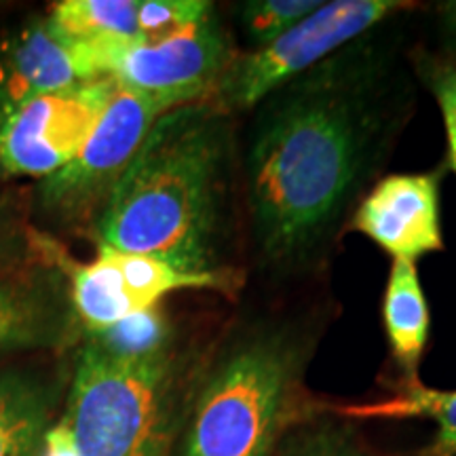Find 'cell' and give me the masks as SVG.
I'll use <instances>...</instances> for the list:
<instances>
[{
  "mask_svg": "<svg viewBox=\"0 0 456 456\" xmlns=\"http://www.w3.org/2000/svg\"><path fill=\"white\" fill-rule=\"evenodd\" d=\"M374 30L254 108L243 186L260 271L285 277L322 260L395 146L410 91L397 43Z\"/></svg>",
  "mask_w": 456,
  "mask_h": 456,
  "instance_id": "obj_1",
  "label": "cell"
},
{
  "mask_svg": "<svg viewBox=\"0 0 456 456\" xmlns=\"http://www.w3.org/2000/svg\"><path fill=\"white\" fill-rule=\"evenodd\" d=\"M235 161L231 112L212 100L171 108L100 214V245L199 275L239 273L228 262Z\"/></svg>",
  "mask_w": 456,
  "mask_h": 456,
  "instance_id": "obj_2",
  "label": "cell"
},
{
  "mask_svg": "<svg viewBox=\"0 0 456 456\" xmlns=\"http://www.w3.org/2000/svg\"><path fill=\"white\" fill-rule=\"evenodd\" d=\"M323 319L260 311L231 323L192 387L178 456H277L309 416L302 383Z\"/></svg>",
  "mask_w": 456,
  "mask_h": 456,
  "instance_id": "obj_3",
  "label": "cell"
},
{
  "mask_svg": "<svg viewBox=\"0 0 456 456\" xmlns=\"http://www.w3.org/2000/svg\"><path fill=\"white\" fill-rule=\"evenodd\" d=\"M180 387L175 342L148 355H117L87 340L61 419L81 456H169Z\"/></svg>",
  "mask_w": 456,
  "mask_h": 456,
  "instance_id": "obj_4",
  "label": "cell"
},
{
  "mask_svg": "<svg viewBox=\"0 0 456 456\" xmlns=\"http://www.w3.org/2000/svg\"><path fill=\"white\" fill-rule=\"evenodd\" d=\"M406 9L410 4L397 0L322 3L275 41L237 53L209 100L231 114L254 110L273 91Z\"/></svg>",
  "mask_w": 456,
  "mask_h": 456,
  "instance_id": "obj_5",
  "label": "cell"
},
{
  "mask_svg": "<svg viewBox=\"0 0 456 456\" xmlns=\"http://www.w3.org/2000/svg\"><path fill=\"white\" fill-rule=\"evenodd\" d=\"M87 47L104 77L171 108L212 98L237 55L231 32L214 4L201 20L159 41Z\"/></svg>",
  "mask_w": 456,
  "mask_h": 456,
  "instance_id": "obj_6",
  "label": "cell"
},
{
  "mask_svg": "<svg viewBox=\"0 0 456 456\" xmlns=\"http://www.w3.org/2000/svg\"><path fill=\"white\" fill-rule=\"evenodd\" d=\"M171 106L163 100L118 85L78 155L43 180V208L66 222H83L94 212H104L152 125Z\"/></svg>",
  "mask_w": 456,
  "mask_h": 456,
  "instance_id": "obj_7",
  "label": "cell"
},
{
  "mask_svg": "<svg viewBox=\"0 0 456 456\" xmlns=\"http://www.w3.org/2000/svg\"><path fill=\"white\" fill-rule=\"evenodd\" d=\"M241 285V273L199 275L175 269L155 256L118 252L100 245L98 256L89 265L72 269L70 302L89 336L159 309L165 296L180 289H218L232 296Z\"/></svg>",
  "mask_w": 456,
  "mask_h": 456,
  "instance_id": "obj_8",
  "label": "cell"
},
{
  "mask_svg": "<svg viewBox=\"0 0 456 456\" xmlns=\"http://www.w3.org/2000/svg\"><path fill=\"white\" fill-rule=\"evenodd\" d=\"M117 89L118 83L104 77L28 102L0 125V169L45 180L66 167L94 134Z\"/></svg>",
  "mask_w": 456,
  "mask_h": 456,
  "instance_id": "obj_9",
  "label": "cell"
},
{
  "mask_svg": "<svg viewBox=\"0 0 456 456\" xmlns=\"http://www.w3.org/2000/svg\"><path fill=\"white\" fill-rule=\"evenodd\" d=\"M95 57L83 43H72L47 17H32L0 41V125L38 95L95 81Z\"/></svg>",
  "mask_w": 456,
  "mask_h": 456,
  "instance_id": "obj_10",
  "label": "cell"
},
{
  "mask_svg": "<svg viewBox=\"0 0 456 456\" xmlns=\"http://www.w3.org/2000/svg\"><path fill=\"white\" fill-rule=\"evenodd\" d=\"M349 228L372 239L393 260L416 262L440 252V178L436 174L387 175L359 201Z\"/></svg>",
  "mask_w": 456,
  "mask_h": 456,
  "instance_id": "obj_11",
  "label": "cell"
},
{
  "mask_svg": "<svg viewBox=\"0 0 456 456\" xmlns=\"http://www.w3.org/2000/svg\"><path fill=\"white\" fill-rule=\"evenodd\" d=\"M383 319L391 355L406 376V383H414L419 380V363L429 340V306L414 262L393 260Z\"/></svg>",
  "mask_w": 456,
  "mask_h": 456,
  "instance_id": "obj_12",
  "label": "cell"
},
{
  "mask_svg": "<svg viewBox=\"0 0 456 456\" xmlns=\"http://www.w3.org/2000/svg\"><path fill=\"white\" fill-rule=\"evenodd\" d=\"M55 393L26 372H0V456H38L53 425Z\"/></svg>",
  "mask_w": 456,
  "mask_h": 456,
  "instance_id": "obj_13",
  "label": "cell"
},
{
  "mask_svg": "<svg viewBox=\"0 0 456 456\" xmlns=\"http://www.w3.org/2000/svg\"><path fill=\"white\" fill-rule=\"evenodd\" d=\"M66 315L53 294L0 279V353L55 345Z\"/></svg>",
  "mask_w": 456,
  "mask_h": 456,
  "instance_id": "obj_14",
  "label": "cell"
},
{
  "mask_svg": "<svg viewBox=\"0 0 456 456\" xmlns=\"http://www.w3.org/2000/svg\"><path fill=\"white\" fill-rule=\"evenodd\" d=\"M336 414L351 419H431L436 436L419 456H456V391L429 389L414 380L403 385L395 397L336 408Z\"/></svg>",
  "mask_w": 456,
  "mask_h": 456,
  "instance_id": "obj_15",
  "label": "cell"
},
{
  "mask_svg": "<svg viewBox=\"0 0 456 456\" xmlns=\"http://www.w3.org/2000/svg\"><path fill=\"white\" fill-rule=\"evenodd\" d=\"M140 0H61L47 20L61 37L85 45L140 41Z\"/></svg>",
  "mask_w": 456,
  "mask_h": 456,
  "instance_id": "obj_16",
  "label": "cell"
},
{
  "mask_svg": "<svg viewBox=\"0 0 456 456\" xmlns=\"http://www.w3.org/2000/svg\"><path fill=\"white\" fill-rule=\"evenodd\" d=\"M322 7V0H245L237 4L239 26L252 49L265 47Z\"/></svg>",
  "mask_w": 456,
  "mask_h": 456,
  "instance_id": "obj_17",
  "label": "cell"
},
{
  "mask_svg": "<svg viewBox=\"0 0 456 456\" xmlns=\"http://www.w3.org/2000/svg\"><path fill=\"white\" fill-rule=\"evenodd\" d=\"M87 340L117 355H148L169 346L174 342V330L163 313L155 309L125 319L100 334H89Z\"/></svg>",
  "mask_w": 456,
  "mask_h": 456,
  "instance_id": "obj_18",
  "label": "cell"
},
{
  "mask_svg": "<svg viewBox=\"0 0 456 456\" xmlns=\"http://www.w3.org/2000/svg\"><path fill=\"white\" fill-rule=\"evenodd\" d=\"M277 456H368L345 427L302 420L285 436Z\"/></svg>",
  "mask_w": 456,
  "mask_h": 456,
  "instance_id": "obj_19",
  "label": "cell"
},
{
  "mask_svg": "<svg viewBox=\"0 0 456 456\" xmlns=\"http://www.w3.org/2000/svg\"><path fill=\"white\" fill-rule=\"evenodd\" d=\"M212 9L205 0H140V41H159L182 30Z\"/></svg>",
  "mask_w": 456,
  "mask_h": 456,
  "instance_id": "obj_20",
  "label": "cell"
},
{
  "mask_svg": "<svg viewBox=\"0 0 456 456\" xmlns=\"http://www.w3.org/2000/svg\"><path fill=\"white\" fill-rule=\"evenodd\" d=\"M431 87L440 104L444 125H446L450 165L456 174V68H446L433 74Z\"/></svg>",
  "mask_w": 456,
  "mask_h": 456,
  "instance_id": "obj_21",
  "label": "cell"
},
{
  "mask_svg": "<svg viewBox=\"0 0 456 456\" xmlns=\"http://www.w3.org/2000/svg\"><path fill=\"white\" fill-rule=\"evenodd\" d=\"M38 456H81L77 448V442H74L70 427L66 425V420L61 419V416L53 420V425H51L47 433H45Z\"/></svg>",
  "mask_w": 456,
  "mask_h": 456,
  "instance_id": "obj_22",
  "label": "cell"
},
{
  "mask_svg": "<svg viewBox=\"0 0 456 456\" xmlns=\"http://www.w3.org/2000/svg\"><path fill=\"white\" fill-rule=\"evenodd\" d=\"M440 9H442V17H444V28H446L448 37L452 38V43L456 47V0H452V3H444Z\"/></svg>",
  "mask_w": 456,
  "mask_h": 456,
  "instance_id": "obj_23",
  "label": "cell"
},
{
  "mask_svg": "<svg viewBox=\"0 0 456 456\" xmlns=\"http://www.w3.org/2000/svg\"><path fill=\"white\" fill-rule=\"evenodd\" d=\"M4 249H7V235H4L3 222H0V256L4 254Z\"/></svg>",
  "mask_w": 456,
  "mask_h": 456,
  "instance_id": "obj_24",
  "label": "cell"
}]
</instances>
